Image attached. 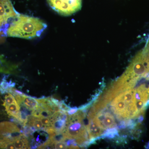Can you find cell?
<instances>
[{
    "label": "cell",
    "instance_id": "6da1fadb",
    "mask_svg": "<svg viewBox=\"0 0 149 149\" xmlns=\"http://www.w3.org/2000/svg\"><path fill=\"white\" fill-rule=\"evenodd\" d=\"M47 27L45 22L40 19L18 14L11 22L6 34L9 37L32 39L40 37Z\"/></svg>",
    "mask_w": 149,
    "mask_h": 149
},
{
    "label": "cell",
    "instance_id": "7a4b0ae2",
    "mask_svg": "<svg viewBox=\"0 0 149 149\" xmlns=\"http://www.w3.org/2000/svg\"><path fill=\"white\" fill-rule=\"evenodd\" d=\"M110 107L112 111L120 120H131L142 116L137 109L135 99L128 94H118L111 103Z\"/></svg>",
    "mask_w": 149,
    "mask_h": 149
},
{
    "label": "cell",
    "instance_id": "3957f363",
    "mask_svg": "<svg viewBox=\"0 0 149 149\" xmlns=\"http://www.w3.org/2000/svg\"><path fill=\"white\" fill-rule=\"evenodd\" d=\"M51 8L57 13L68 16L80 10L82 0H47Z\"/></svg>",
    "mask_w": 149,
    "mask_h": 149
},
{
    "label": "cell",
    "instance_id": "277c9868",
    "mask_svg": "<svg viewBox=\"0 0 149 149\" xmlns=\"http://www.w3.org/2000/svg\"><path fill=\"white\" fill-rule=\"evenodd\" d=\"M93 119L104 130L116 128L117 125L114 116L109 111H99Z\"/></svg>",
    "mask_w": 149,
    "mask_h": 149
},
{
    "label": "cell",
    "instance_id": "5b68a950",
    "mask_svg": "<svg viewBox=\"0 0 149 149\" xmlns=\"http://www.w3.org/2000/svg\"><path fill=\"white\" fill-rule=\"evenodd\" d=\"M85 125L91 144L93 143L96 139L102 137L105 133L104 130L100 127L93 119H88V124Z\"/></svg>",
    "mask_w": 149,
    "mask_h": 149
},
{
    "label": "cell",
    "instance_id": "8992f818",
    "mask_svg": "<svg viewBox=\"0 0 149 149\" xmlns=\"http://www.w3.org/2000/svg\"><path fill=\"white\" fill-rule=\"evenodd\" d=\"M3 106L5 107L6 111L8 114L13 117L17 121L19 118L20 110V106L17 102L10 104L3 105Z\"/></svg>",
    "mask_w": 149,
    "mask_h": 149
},
{
    "label": "cell",
    "instance_id": "52a82bcc",
    "mask_svg": "<svg viewBox=\"0 0 149 149\" xmlns=\"http://www.w3.org/2000/svg\"><path fill=\"white\" fill-rule=\"evenodd\" d=\"M20 105L23 106L29 110L33 111L37 108L39 104L37 99L24 94L22 95V103Z\"/></svg>",
    "mask_w": 149,
    "mask_h": 149
},
{
    "label": "cell",
    "instance_id": "ba28073f",
    "mask_svg": "<svg viewBox=\"0 0 149 149\" xmlns=\"http://www.w3.org/2000/svg\"><path fill=\"white\" fill-rule=\"evenodd\" d=\"M27 124L34 127L37 130H43L45 127L39 118L35 117L32 115L28 116Z\"/></svg>",
    "mask_w": 149,
    "mask_h": 149
},
{
    "label": "cell",
    "instance_id": "9c48e42d",
    "mask_svg": "<svg viewBox=\"0 0 149 149\" xmlns=\"http://www.w3.org/2000/svg\"><path fill=\"white\" fill-rule=\"evenodd\" d=\"M15 85V83L12 81L8 82L6 80L5 77H4L0 83V93L3 95L8 93L11 88H14Z\"/></svg>",
    "mask_w": 149,
    "mask_h": 149
},
{
    "label": "cell",
    "instance_id": "30bf717a",
    "mask_svg": "<svg viewBox=\"0 0 149 149\" xmlns=\"http://www.w3.org/2000/svg\"><path fill=\"white\" fill-rule=\"evenodd\" d=\"M7 93V95H6L5 97L4 102L3 103V105L10 104L17 102L16 99L15 97L14 96L10 93Z\"/></svg>",
    "mask_w": 149,
    "mask_h": 149
},
{
    "label": "cell",
    "instance_id": "8fae6325",
    "mask_svg": "<svg viewBox=\"0 0 149 149\" xmlns=\"http://www.w3.org/2000/svg\"><path fill=\"white\" fill-rule=\"evenodd\" d=\"M40 118L43 125L45 127L51 126L52 125V120H51L50 118L41 117Z\"/></svg>",
    "mask_w": 149,
    "mask_h": 149
},
{
    "label": "cell",
    "instance_id": "7c38bea8",
    "mask_svg": "<svg viewBox=\"0 0 149 149\" xmlns=\"http://www.w3.org/2000/svg\"><path fill=\"white\" fill-rule=\"evenodd\" d=\"M54 148L55 149H67L68 148V146L65 142H57L55 143Z\"/></svg>",
    "mask_w": 149,
    "mask_h": 149
},
{
    "label": "cell",
    "instance_id": "4fadbf2b",
    "mask_svg": "<svg viewBox=\"0 0 149 149\" xmlns=\"http://www.w3.org/2000/svg\"><path fill=\"white\" fill-rule=\"evenodd\" d=\"M78 109L76 107L70 108L69 110L67 111L68 115H72L74 114L78 110Z\"/></svg>",
    "mask_w": 149,
    "mask_h": 149
}]
</instances>
